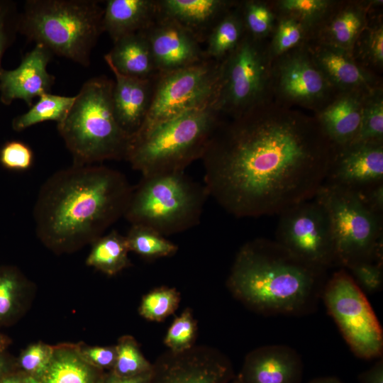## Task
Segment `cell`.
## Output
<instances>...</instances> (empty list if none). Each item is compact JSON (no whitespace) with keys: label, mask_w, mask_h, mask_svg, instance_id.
<instances>
[{"label":"cell","mask_w":383,"mask_h":383,"mask_svg":"<svg viewBox=\"0 0 383 383\" xmlns=\"http://www.w3.org/2000/svg\"><path fill=\"white\" fill-rule=\"evenodd\" d=\"M26 376L18 369L6 376L0 383H24Z\"/></svg>","instance_id":"cell-49"},{"label":"cell","mask_w":383,"mask_h":383,"mask_svg":"<svg viewBox=\"0 0 383 383\" xmlns=\"http://www.w3.org/2000/svg\"><path fill=\"white\" fill-rule=\"evenodd\" d=\"M356 193L370 210L383 216V183Z\"/></svg>","instance_id":"cell-43"},{"label":"cell","mask_w":383,"mask_h":383,"mask_svg":"<svg viewBox=\"0 0 383 383\" xmlns=\"http://www.w3.org/2000/svg\"><path fill=\"white\" fill-rule=\"evenodd\" d=\"M324 271L300 260L275 240L256 238L238 251L228 285L257 311L295 314L312 302Z\"/></svg>","instance_id":"cell-3"},{"label":"cell","mask_w":383,"mask_h":383,"mask_svg":"<svg viewBox=\"0 0 383 383\" xmlns=\"http://www.w3.org/2000/svg\"><path fill=\"white\" fill-rule=\"evenodd\" d=\"M11 343V339L0 332V351L7 350Z\"/></svg>","instance_id":"cell-51"},{"label":"cell","mask_w":383,"mask_h":383,"mask_svg":"<svg viewBox=\"0 0 383 383\" xmlns=\"http://www.w3.org/2000/svg\"><path fill=\"white\" fill-rule=\"evenodd\" d=\"M108 66L133 77L150 79L157 72L148 41L143 31L126 35L113 43L104 55Z\"/></svg>","instance_id":"cell-21"},{"label":"cell","mask_w":383,"mask_h":383,"mask_svg":"<svg viewBox=\"0 0 383 383\" xmlns=\"http://www.w3.org/2000/svg\"><path fill=\"white\" fill-rule=\"evenodd\" d=\"M279 216L275 241L281 246L300 260L324 270L336 263L330 221L315 199L297 204Z\"/></svg>","instance_id":"cell-11"},{"label":"cell","mask_w":383,"mask_h":383,"mask_svg":"<svg viewBox=\"0 0 383 383\" xmlns=\"http://www.w3.org/2000/svg\"><path fill=\"white\" fill-rule=\"evenodd\" d=\"M53 353V345L39 341L28 345L16 357L18 369L39 379L45 372Z\"/></svg>","instance_id":"cell-33"},{"label":"cell","mask_w":383,"mask_h":383,"mask_svg":"<svg viewBox=\"0 0 383 383\" xmlns=\"http://www.w3.org/2000/svg\"><path fill=\"white\" fill-rule=\"evenodd\" d=\"M360 26L361 21L358 14L353 11H347L332 23L331 32L338 43L347 45L355 38Z\"/></svg>","instance_id":"cell-41"},{"label":"cell","mask_w":383,"mask_h":383,"mask_svg":"<svg viewBox=\"0 0 383 383\" xmlns=\"http://www.w3.org/2000/svg\"><path fill=\"white\" fill-rule=\"evenodd\" d=\"M114 81L106 76L85 82L57 128L73 165L125 160L131 136L121 127L113 106Z\"/></svg>","instance_id":"cell-4"},{"label":"cell","mask_w":383,"mask_h":383,"mask_svg":"<svg viewBox=\"0 0 383 383\" xmlns=\"http://www.w3.org/2000/svg\"><path fill=\"white\" fill-rule=\"evenodd\" d=\"M105 372L93 367L80 355L76 343L53 345V353L40 383H102Z\"/></svg>","instance_id":"cell-22"},{"label":"cell","mask_w":383,"mask_h":383,"mask_svg":"<svg viewBox=\"0 0 383 383\" xmlns=\"http://www.w3.org/2000/svg\"><path fill=\"white\" fill-rule=\"evenodd\" d=\"M321 74L304 60H294L282 70L281 86L290 97L309 99L320 95L324 89Z\"/></svg>","instance_id":"cell-26"},{"label":"cell","mask_w":383,"mask_h":383,"mask_svg":"<svg viewBox=\"0 0 383 383\" xmlns=\"http://www.w3.org/2000/svg\"><path fill=\"white\" fill-rule=\"evenodd\" d=\"M221 70V61L204 59L186 67L159 73L155 78L148 111L131 138L145 135L187 111L215 103Z\"/></svg>","instance_id":"cell-9"},{"label":"cell","mask_w":383,"mask_h":383,"mask_svg":"<svg viewBox=\"0 0 383 383\" xmlns=\"http://www.w3.org/2000/svg\"><path fill=\"white\" fill-rule=\"evenodd\" d=\"M34 284L16 266L0 265V328L17 323L29 309Z\"/></svg>","instance_id":"cell-23"},{"label":"cell","mask_w":383,"mask_h":383,"mask_svg":"<svg viewBox=\"0 0 383 383\" xmlns=\"http://www.w3.org/2000/svg\"><path fill=\"white\" fill-rule=\"evenodd\" d=\"M179 301V294L174 288H157L143 297L139 313L148 320L162 321L177 309Z\"/></svg>","instance_id":"cell-31"},{"label":"cell","mask_w":383,"mask_h":383,"mask_svg":"<svg viewBox=\"0 0 383 383\" xmlns=\"http://www.w3.org/2000/svg\"><path fill=\"white\" fill-rule=\"evenodd\" d=\"M332 230L336 263L345 269L363 262H382L383 216L352 190L324 183L314 198Z\"/></svg>","instance_id":"cell-8"},{"label":"cell","mask_w":383,"mask_h":383,"mask_svg":"<svg viewBox=\"0 0 383 383\" xmlns=\"http://www.w3.org/2000/svg\"><path fill=\"white\" fill-rule=\"evenodd\" d=\"M325 183L355 192L383 183L382 142H354L334 155Z\"/></svg>","instance_id":"cell-13"},{"label":"cell","mask_w":383,"mask_h":383,"mask_svg":"<svg viewBox=\"0 0 383 383\" xmlns=\"http://www.w3.org/2000/svg\"><path fill=\"white\" fill-rule=\"evenodd\" d=\"M356 284L364 292L373 294L381 290L383 284V263L363 262L347 268Z\"/></svg>","instance_id":"cell-36"},{"label":"cell","mask_w":383,"mask_h":383,"mask_svg":"<svg viewBox=\"0 0 383 383\" xmlns=\"http://www.w3.org/2000/svg\"><path fill=\"white\" fill-rule=\"evenodd\" d=\"M309 123L253 106L221 123L201 159L209 196L238 218L279 215L314 198L333 155Z\"/></svg>","instance_id":"cell-1"},{"label":"cell","mask_w":383,"mask_h":383,"mask_svg":"<svg viewBox=\"0 0 383 383\" xmlns=\"http://www.w3.org/2000/svg\"><path fill=\"white\" fill-rule=\"evenodd\" d=\"M16 370V357L9 354L7 350L0 351V382Z\"/></svg>","instance_id":"cell-47"},{"label":"cell","mask_w":383,"mask_h":383,"mask_svg":"<svg viewBox=\"0 0 383 383\" xmlns=\"http://www.w3.org/2000/svg\"><path fill=\"white\" fill-rule=\"evenodd\" d=\"M38 99L27 112L13 119L11 126L13 131L20 132L48 121H56L57 124L60 123L71 109L75 96H65L46 93Z\"/></svg>","instance_id":"cell-27"},{"label":"cell","mask_w":383,"mask_h":383,"mask_svg":"<svg viewBox=\"0 0 383 383\" xmlns=\"http://www.w3.org/2000/svg\"><path fill=\"white\" fill-rule=\"evenodd\" d=\"M208 197L204 184L185 172L142 176L123 217L164 236L177 234L199 223Z\"/></svg>","instance_id":"cell-7"},{"label":"cell","mask_w":383,"mask_h":383,"mask_svg":"<svg viewBox=\"0 0 383 383\" xmlns=\"http://www.w3.org/2000/svg\"><path fill=\"white\" fill-rule=\"evenodd\" d=\"M129 251L142 257L153 260L176 253L177 245L157 231L140 225H131L126 235Z\"/></svg>","instance_id":"cell-29"},{"label":"cell","mask_w":383,"mask_h":383,"mask_svg":"<svg viewBox=\"0 0 383 383\" xmlns=\"http://www.w3.org/2000/svg\"><path fill=\"white\" fill-rule=\"evenodd\" d=\"M158 13L157 0H108L104 8V32L113 43L143 31Z\"/></svg>","instance_id":"cell-20"},{"label":"cell","mask_w":383,"mask_h":383,"mask_svg":"<svg viewBox=\"0 0 383 383\" xmlns=\"http://www.w3.org/2000/svg\"><path fill=\"white\" fill-rule=\"evenodd\" d=\"M114 74L113 106L121 127L131 136L141 126L148 111L155 78L126 76L109 66Z\"/></svg>","instance_id":"cell-18"},{"label":"cell","mask_w":383,"mask_h":383,"mask_svg":"<svg viewBox=\"0 0 383 383\" xmlns=\"http://www.w3.org/2000/svg\"><path fill=\"white\" fill-rule=\"evenodd\" d=\"M320 61L327 72L342 84L353 85L364 81L360 69L340 54L325 52L321 55Z\"/></svg>","instance_id":"cell-34"},{"label":"cell","mask_w":383,"mask_h":383,"mask_svg":"<svg viewBox=\"0 0 383 383\" xmlns=\"http://www.w3.org/2000/svg\"><path fill=\"white\" fill-rule=\"evenodd\" d=\"M301 38L299 25L292 20L282 21L277 30L275 38V49L283 52L296 45Z\"/></svg>","instance_id":"cell-42"},{"label":"cell","mask_w":383,"mask_h":383,"mask_svg":"<svg viewBox=\"0 0 383 383\" xmlns=\"http://www.w3.org/2000/svg\"><path fill=\"white\" fill-rule=\"evenodd\" d=\"M324 5L325 2L320 0H286L282 2L284 9L306 16L318 12Z\"/></svg>","instance_id":"cell-44"},{"label":"cell","mask_w":383,"mask_h":383,"mask_svg":"<svg viewBox=\"0 0 383 383\" xmlns=\"http://www.w3.org/2000/svg\"><path fill=\"white\" fill-rule=\"evenodd\" d=\"M362 111L352 98H343L328 106L321 115L322 133L328 138L345 147L355 141L361 122Z\"/></svg>","instance_id":"cell-24"},{"label":"cell","mask_w":383,"mask_h":383,"mask_svg":"<svg viewBox=\"0 0 383 383\" xmlns=\"http://www.w3.org/2000/svg\"><path fill=\"white\" fill-rule=\"evenodd\" d=\"M152 370L150 372L131 377H118L111 372L105 373L102 383H150Z\"/></svg>","instance_id":"cell-45"},{"label":"cell","mask_w":383,"mask_h":383,"mask_svg":"<svg viewBox=\"0 0 383 383\" xmlns=\"http://www.w3.org/2000/svg\"><path fill=\"white\" fill-rule=\"evenodd\" d=\"M382 136L383 104L382 101H379L362 111L360 129L355 142H382Z\"/></svg>","instance_id":"cell-37"},{"label":"cell","mask_w":383,"mask_h":383,"mask_svg":"<svg viewBox=\"0 0 383 383\" xmlns=\"http://www.w3.org/2000/svg\"><path fill=\"white\" fill-rule=\"evenodd\" d=\"M143 32L158 73L186 67L206 59L201 44L189 31L159 13Z\"/></svg>","instance_id":"cell-14"},{"label":"cell","mask_w":383,"mask_h":383,"mask_svg":"<svg viewBox=\"0 0 383 383\" xmlns=\"http://www.w3.org/2000/svg\"><path fill=\"white\" fill-rule=\"evenodd\" d=\"M33 162L32 149L21 140L6 141L0 148V165L6 170L24 172L31 168Z\"/></svg>","instance_id":"cell-35"},{"label":"cell","mask_w":383,"mask_h":383,"mask_svg":"<svg viewBox=\"0 0 383 383\" xmlns=\"http://www.w3.org/2000/svg\"><path fill=\"white\" fill-rule=\"evenodd\" d=\"M196 333V323L190 311L185 310L169 328L164 343L172 354L185 353L191 348Z\"/></svg>","instance_id":"cell-32"},{"label":"cell","mask_w":383,"mask_h":383,"mask_svg":"<svg viewBox=\"0 0 383 383\" xmlns=\"http://www.w3.org/2000/svg\"><path fill=\"white\" fill-rule=\"evenodd\" d=\"M76 345L82 357L89 365L104 372L113 369L116 358V345L94 346L82 342Z\"/></svg>","instance_id":"cell-40"},{"label":"cell","mask_w":383,"mask_h":383,"mask_svg":"<svg viewBox=\"0 0 383 383\" xmlns=\"http://www.w3.org/2000/svg\"><path fill=\"white\" fill-rule=\"evenodd\" d=\"M265 69L252 39L244 37L235 49L221 61L215 106L238 116L254 106L263 89Z\"/></svg>","instance_id":"cell-12"},{"label":"cell","mask_w":383,"mask_h":383,"mask_svg":"<svg viewBox=\"0 0 383 383\" xmlns=\"http://www.w3.org/2000/svg\"><path fill=\"white\" fill-rule=\"evenodd\" d=\"M116 358L113 374L121 377H131L150 372L153 365L144 357L135 340L123 335L116 345Z\"/></svg>","instance_id":"cell-30"},{"label":"cell","mask_w":383,"mask_h":383,"mask_svg":"<svg viewBox=\"0 0 383 383\" xmlns=\"http://www.w3.org/2000/svg\"><path fill=\"white\" fill-rule=\"evenodd\" d=\"M24 383H40L38 379L30 377V376H26Z\"/></svg>","instance_id":"cell-52"},{"label":"cell","mask_w":383,"mask_h":383,"mask_svg":"<svg viewBox=\"0 0 383 383\" xmlns=\"http://www.w3.org/2000/svg\"><path fill=\"white\" fill-rule=\"evenodd\" d=\"M18 13L13 2L0 1V71L2 69V57L18 32Z\"/></svg>","instance_id":"cell-39"},{"label":"cell","mask_w":383,"mask_h":383,"mask_svg":"<svg viewBox=\"0 0 383 383\" xmlns=\"http://www.w3.org/2000/svg\"><path fill=\"white\" fill-rule=\"evenodd\" d=\"M243 24L253 38L265 35L270 29L272 13L266 6L255 1L245 3Z\"/></svg>","instance_id":"cell-38"},{"label":"cell","mask_w":383,"mask_h":383,"mask_svg":"<svg viewBox=\"0 0 383 383\" xmlns=\"http://www.w3.org/2000/svg\"><path fill=\"white\" fill-rule=\"evenodd\" d=\"M302 365L295 350L268 345L250 353L239 374L243 383H298Z\"/></svg>","instance_id":"cell-17"},{"label":"cell","mask_w":383,"mask_h":383,"mask_svg":"<svg viewBox=\"0 0 383 383\" xmlns=\"http://www.w3.org/2000/svg\"><path fill=\"white\" fill-rule=\"evenodd\" d=\"M360 383H383V360L377 361L372 367L358 376Z\"/></svg>","instance_id":"cell-46"},{"label":"cell","mask_w":383,"mask_h":383,"mask_svg":"<svg viewBox=\"0 0 383 383\" xmlns=\"http://www.w3.org/2000/svg\"><path fill=\"white\" fill-rule=\"evenodd\" d=\"M215 103L191 110L145 135L131 138L125 160L142 176L185 172L201 160L217 128Z\"/></svg>","instance_id":"cell-6"},{"label":"cell","mask_w":383,"mask_h":383,"mask_svg":"<svg viewBox=\"0 0 383 383\" xmlns=\"http://www.w3.org/2000/svg\"><path fill=\"white\" fill-rule=\"evenodd\" d=\"M327 310L351 350L359 357H380L383 333L364 292L346 270L335 272L323 291Z\"/></svg>","instance_id":"cell-10"},{"label":"cell","mask_w":383,"mask_h":383,"mask_svg":"<svg viewBox=\"0 0 383 383\" xmlns=\"http://www.w3.org/2000/svg\"><path fill=\"white\" fill-rule=\"evenodd\" d=\"M243 21L238 13L228 11L211 30L204 50L206 59L222 61L244 38Z\"/></svg>","instance_id":"cell-28"},{"label":"cell","mask_w":383,"mask_h":383,"mask_svg":"<svg viewBox=\"0 0 383 383\" xmlns=\"http://www.w3.org/2000/svg\"><path fill=\"white\" fill-rule=\"evenodd\" d=\"M229 383H243L239 374L234 377Z\"/></svg>","instance_id":"cell-53"},{"label":"cell","mask_w":383,"mask_h":383,"mask_svg":"<svg viewBox=\"0 0 383 383\" xmlns=\"http://www.w3.org/2000/svg\"><path fill=\"white\" fill-rule=\"evenodd\" d=\"M132 189L122 172L106 166L72 165L58 170L37 196V238L58 255L91 244L124 216Z\"/></svg>","instance_id":"cell-2"},{"label":"cell","mask_w":383,"mask_h":383,"mask_svg":"<svg viewBox=\"0 0 383 383\" xmlns=\"http://www.w3.org/2000/svg\"><path fill=\"white\" fill-rule=\"evenodd\" d=\"M158 13L187 31L201 44L229 11L231 3L223 0H157Z\"/></svg>","instance_id":"cell-19"},{"label":"cell","mask_w":383,"mask_h":383,"mask_svg":"<svg viewBox=\"0 0 383 383\" xmlns=\"http://www.w3.org/2000/svg\"><path fill=\"white\" fill-rule=\"evenodd\" d=\"M309 383H343L334 377H319L311 380Z\"/></svg>","instance_id":"cell-50"},{"label":"cell","mask_w":383,"mask_h":383,"mask_svg":"<svg viewBox=\"0 0 383 383\" xmlns=\"http://www.w3.org/2000/svg\"><path fill=\"white\" fill-rule=\"evenodd\" d=\"M86 265L109 276L116 275L132 265L125 235L112 230L91 244Z\"/></svg>","instance_id":"cell-25"},{"label":"cell","mask_w":383,"mask_h":383,"mask_svg":"<svg viewBox=\"0 0 383 383\" xmlns=\"http://www.w3.org/2000/svg\"><path fill=\"white\" fill-rule=\"evenodd\" d=\"M104 8L95 0H28L18 32L53 55L89 67L103 30Z\"/></svg>","instance_id":"cell-5"},{"label":"cell","mask_w":383,"mask_h":383,"mask_svg":"<svg viewBox=\"0 0 383 383\" xmlns=\"http://www.w3.org/2000/svg\"><path fill=\"white\" fill-rule=\"evenodd\" d=\"M53 54L44 45L35 47L23 57L20 65L13 70L0 71V101L10 105L21 99L30 107L33 100L42 94L50 93L55 77L47 67Z\"/></svg>","instance_id":"cell-15"},{"label":"cell","mask_w":383,"mask_h":383,"mask_svg":"<svg viewBox=\"0 0 383 383\" xmlns=\"http://www.w3.org/2000/svg\"><path fill=\"white\" fill-rule=\"evenodd\" d=\"M233 377L230 363L221 357L185 352L154 365L150 383H229Z\"/></svg>","instance_id":"cell-16"},{"label":"cell","mask_w":383,"mask_h":383,"mask_svg":"<svg viewBox=\"0 0 383 383\" xmlns=\"http://www.w3.org/2000/svg\"><path fill=\"white\" fill-rule=\"evenodd\" d=\"M370 51L378 62L383 61V31L379 28L372 34L370 40Z\"/></svg>","instance_id":"cell-48"}]
</instances>
